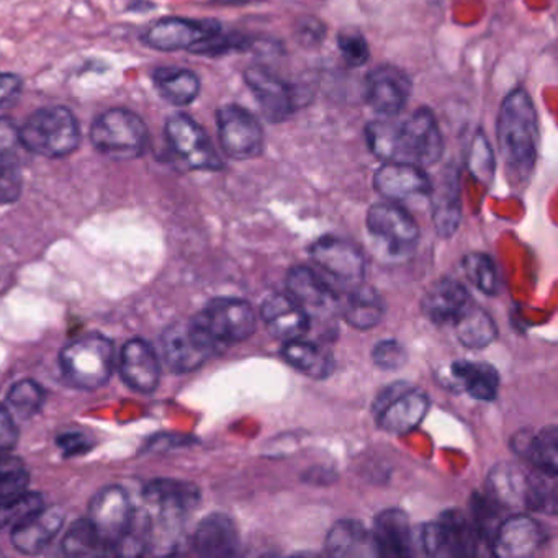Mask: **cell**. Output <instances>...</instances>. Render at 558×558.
Masks as SVG:
<instances>
[{
	"label": "cell",
	"instance_id": "obj_30",
	"mask_svg": "<svg viewBox=\"0 0 558 558\" xmlns=\"http://www.w3.org/2000/svg\"><path fill=\"white\" fill-rule=\"evenodd\" d=\"M512 449L529 460L535 470L557 475L558 430L555 426L545 427L541 433L521 430L512 439Z\"/></svg>",
	"mask_w": 558,
	"mask_h": 558
},
{
	"label": "cell",
	"instance_id": "obj_10",
	"mask_svg": "<svg viewBox=\"0 0 558 558\" xmlns=\"http://www.w3.org/2000/svg\"><path fill=\"white\" fill-rule=\"evenodd\" d=\"M429 411V397L420 388L398 381L388 385L375 398L374 413L380 429L388 434L411 433L416 429Z\"/></svg>",
	"mask_w": 558,
	"mask_h": 558
},
{
	"label": "cell",
	"instance_id": "obj_51",
	"mask_svg": "<svg viewBox=\"0 0 558 558\" xmlns=\"http://www.w3.org/2000/svg\"><path fill=\"white\" fill-rule=\"evenodd\" d=\"M21 465L22 463L19 462L17 459H14V457H0V473L9 472V470L17 469V466Z\"/></svg>",
	"mask_w": 558,
	"mask_h": 558
},
{
	"label": "cell",
	"instance_id": "obj_5",
	"mask_svg": "<svg viewBox=\"0 0 558 558\" xmlns=\"http://www.w3.org/2000/svg\"><path fill=\"white\" fill-rule=\"evenodd\" d=\"M192 328L214 349L246 341L256 331L257 316L250 303L240 299H215L191 319Z\"/></svg>",
	"mask_w": 558,
	"mask_h": 558
},
{
	"label": "cell",
	"instance_id": "obj_46",
	"mask_svg": "<svg viewBox=\"0 0 558 558\" xmlns=\"http://www.w3.org/2000/svg\"><path fill=\"white\" fill-rule=\"evenodd\" d=\"M28 482L31 476L22 465L0 473V502H9L24 495L27 492Z\"/></svg>",
	"mask_w": 558,
	"mask_h": 558
},
{
	"label": "cell",
	"instance_id": "obj_44",
	"mask_svg": "<svg viewBox=\"0 0 558 558\" xmlns=\"http://www.w3.org/2000/svg\"><path fill=\"white\" fill-rule=\"evenodd\" d=\"M44 505V498L38 493L25 492L19 498L9 502H0V529L15 525L22 519L31 515Z\"/></svg>",
	"mask_w": 558,
	"mask_h": 558
},
{
	"label": "cell",
	"instance_id": "obj_28",
	"mask_svg": "<svg viewBox=\"0 0 558 558\" xmlns=\"http://www.w3.org/2000/svg\"><path fill=\"white\" fill-rule=\"evenodd\" d=\"M430 202H433V220L437 233L449 238L456 233L462 217L460 207L459 175L456 169L446 171L437 184H430Z\"/></svg>",
	"mask_w": 558,
	"mask_h": 558
},
{
	"label": "cell",
	"instance_id": "obj_35",
	"mask_svg": "<svg viewBox=\"0 0 558 558\" xmlns=\"http://www.w3.org/2000/svg\"><path fill=\"white\" fill-rule=\"evenodd\" d=\"M282 355L302 374L313 378H326L335 371V359L322 345L305 339L283 342Z\"/></svg>",
	"mask_w": 558,
	"mask_h": 558
},
{
	"label": "cell",
	"instance_id": "obj_45",
	"mask_svg": "<svg viewBox=\"0 0 558 558\" xmlns=\"http://www.w3.org/2000/svg\"><path fill=\"white\" fill-rule=\"evenodd\" d=\"M372 359L377 367L395 371V368L403 367L407 364L408 352L400 342L387 339V341H380L374 345Z\"/></svg>",
	"mask_w": 558,
	"mask_h": 558
},
{
	"label": "cell",
	"instance_id": "obj_7",
	"mask_svg": "<svg viewBox=\"0 0 558 558\" xmlns=\"http://www.w3.org/2000/svg\"><path fill=\"white\" fill-rule=\"evenodd\" d=\"M113 344L99 335L84 336L61 351L60 365L71 385L84 390H97L112 377Z\"/></svg>",
	"mask_w": 558,
	"mask_h": 558
},
{
	"label": "cell",
	"instance_id": "obj_47",
	"mask_svg": "<svg viewBox=\"0 0 558 558\" xmlns=\"http://www.w3.org/2000/svg\"><path fill=\"white\" fill-rule=\"evenodd\" d=\"M19 429L8 408L0 407V457L11 456L17 446Z\"/></svg>",
	"mask_w": 558,
	"mask_h": 558
},
{
	"label": "cell",
	"instance_id": "obj_24",
	"mask_svg": "<svg viewBox=\"0 0 558 558\" xmlns=\"http://www.w3.org/2000/svg\"><path fill=\"white\" fill-rule=\"evenodd\" d=\"M63 524L64 514L60 508L41 506L40 509L14 525L12 544L21 554H40L53 542Z\"/></svg>",
	"mask_w": 558,
	"mask_h": 558
},
{
	"label": "cell",
	"instance_id": "obj_17",
	"mask_svg": "<svg viewBox=\"0 0 558 558\" xmlns=\"http://www.w3.org/2000/svg\"><path fill=\"white\" fill-rule=\"evenodd\" d=\"M410 76L397 66L377 68L365 80V100L381 119H395L410 100Z\"/></svg>",
	"mask_w": 558,
	"mask_h": 558
},
{
	"label": "cell",
	"instance_id": "obj_32",
	"mask_svg": "<svg viewBox=\"0 0 558 558\" xmlns=\"http://www.w3.org/2000/svg\"><path fill=\"white\" fill-rule=\"evenodd\" d=\"M385 313H387V305L378 295L377 290L372 287L361 283L351 292L344 293L342 315L352 328L361 329V331L375 328L380 325Z\"/></svg>",
	"mask_w": 558,
	"mask_h": 558
},
{
	"label": "cell",
	"instance_id": "obj_9",
	"mask_svg": "<svg viewBox=\"0 0 558 558\" xmlns=\"http://www.w3.org/2000/svg\"><path fill=\"white\" fill-rule=\"evenodd\" d=\"M310 256L338 295L364 283L365 257L357 244L338 236H323L310 247Z\"/></svg>",
	"mask_w": 558,
	"mask_h": 558
},
{
	"label": "cell",
	"instance_id": "obj_23",
	"mask_svg": "<svg viewBox=\"0 0 558 558\" xmlns=\"http://www.w3.org/2000/svg\"><path fill=\"white\" fill-rule=\"evenodd\" d=\"M120 375L133 390L155 391L161 380V364L155 349L143 339L126 342L120 354Z\"/></svg>",
	"mask_w": 558,
	"mask_h": 558
},
{
	"label": "cell",
	"instance_id": "obj_38",
	"mask_svg": "<svg viewBox=\"0 0 558 558\" xmlns=\"http://www.w3.org/2000/svg\"><path fill=\"white\" fill-rule=\"evenodd\" d=\"M463 270L466 279L488 296L498 295L499 277L492 257L483 253L466 254L463 257Z\"/></svg>",
	"mask_w": 558,
	"mask_h": 558
},
{
	"label": "cell",
	"instance_id": "obj_3",
	"mask_svg": "<svg viewBox=\"0 0 558 558\" xmlns=\"http://www.w3.org/2000/svg\"><path fill=\"white\" fill-rule=\"evenodd\" d=\"M22 146L44 158H66L81 145V126L66 107H45L21 126Z\"/></svg>",
	"mask_w": 558,
	"mask_h": 558
},
{
	"label": "cell",
	"instance_id": "obj_11",
	"mask_svg": "<svg viewBox=\"0 0 558 558\" xmlns=\"http://www.w3.org/2000/svg\"><path fill=\"white\" fill-rule=\"evenodd\" d=\"M480 537L460 511H446L421 532V547L430 557H470L478 551Z\"/></svg>",
	"mask_w": 558,
	"mask_h": 558
},
{
	"label": "cell",
	"instance_id": "obj_34",
	"mask_svg": "<svg viewBox=\"0 0 558 558\" xmlns=\"http://www.w3.org/2000/svg\"><path fill=\"white\" fill-rule=\"evenodd\" d=\"M153 84L159 96L175 107L191 106L201 94V77L184 68H158L153 73Z\"/></svg>",
	"mask_w": 558,
	"mask_h": 558
},
{
	"label": "cell",
	"instance_id": "obj_41",
	"mask_svg": "<svg viewBox=\"0 0 558 558\" xmlns=\"http://www.w3.org/2000/svg\"><path fill=\"white\" fill-rule=\"evenodd\" d=\"M469 171L482 184H489L495 175V156L485 133H476L469 155Z\"/></svg>",
	"mask_w": 558,
	"mask_h": 558
},
{
	"label": "cell",
	"instance_id": "obj_36",
	"mask_svg": "<svg viewBox=\"0 0 558 558\" xmlns=\"http://www.w3.org/2000/svg\"><path fill=\"white\" fill-rule=\"evenodd\" d=\"M452 326L460 344L469 349L488 348L498 336V329L492 316L473 302L466 305Z\"/></svg>",
	"mask_w": 558,
	"mask_h": 558
},
{
	"label": "cell",
	"instance_id": "obj_1",
	"mask_svg": "<svg viewBox=\"0 0 558 558\" xmlns=\"http://www.w3.org/2000/svg\"><path fill=\"white\" fill-rule=\"evenodd\" d=\"M365 138L371 151L385 162H408L424 169L442 158V133L429 109L416 110L403 123L375 120L367 125Z\"/></svg>",
	"mask_w": 558,
	"mask_h": 558
},
{
	"label": "cell",
	"instance_id": "obj_20",
	"mask_svg": "<svg viewBox=\"0 0 558 558\" xmlns=\"http://www.w3.org/2000/svg\"><path fill=\"white\" fill-rule=\"evenodd\" d=\"M287 293L313 316H323L335 312L339 302V295L323 279L318 270L312 267H293L287 276Z\"/></svg>",
	"mask_w": 558,
	"mask_h": 558
},
{
	"label": "cell",
	"instance_id": "obj_29",
	"mask_svg": "<svg viewBox=\"0 0 558 558\" xmlns=\"http://www.w3.org/2000/svg\"><path fill=\"white\" fill-rule=\"evenodd\" d=\"M527 485L529 472L511 462L493 466L486 480L488 498H492L499 508H525Z\"/></svg>",
	"mask_w": 558,
	"mask_h": 558
},
{
	"label": "cell",
	"instance_id": "obj_42",
	"mask_svg": "<svg viewBox=\"0 0 558 558\" xmlns=\"http://www.w3.org/2000/svg\"><path fill=\"white\" fill-rule=\"evenodd\" d=\"M24 187L21 166L15 156L0 155V205L14 204Z\"/></svg>",
	"mask_w": 558,
	"mask_h": 558
},
{
	"label": "cell",
	"instance_id": "obj_16",
	"mask_svg": "<svg viewBox=\"0 0 558 558\" xmlns=\"http://www.w3.org/2000/svg\"><path fill=\"white\" fill-rule=\"evenodd\" d=\"M221 25L215 21H192V19L168 17L155 22L143 35V44L151 50H194L202 41L217 35Z\"/></svg>",
	"mask_w": 558,
	"mask_h": 558
},
{
	"label": "cell",
	"instance_id": "obj_21",
	"mask_svg": "<svg viewBox=\"0 0 558 558\" xmlns=\"http://www.w3.org/2000/svg\"><path fill=\"white\" fill-rule=\"evenodd\" d=\"M260 318L270 335L283 342L305 338L312 328L308 313L287 292L267 296L260 306Z\"/></svg>",
	"mask_w": 558,
	"mask_h": 558
},
{
	"label": "cell",
	"instance_id": "obj_12",
	"mask_svg": "<svg viewBox=\"0 0 558 558\" xmlns=\"http://www.w3.org/2000/svg\"><path fill=\"white\" fill-rule=\"evenodd\" d=\"M133 514L135 508L130 496L120 486H107L94 496L87 519L106 554H116L117 545L132 524Z\"/></svg>",
	"mask_w": 558,
	"mask_h": 558
},
{
	"label": "cell",
	"instance_id": "obj_39",
	"mask_svg": "<svg viewBox=\"0 0 558 558\" xmlns=\"http://www.w3.org/2000/svg\"><path fill=\"white\" fill-rule=\"evenodd\" d=\"M44 401V387H40L34 380H22L9 391L8 410L15 416L27 420V417L35 416L41 410Z\"/></svg>",
	"mask_w": 558,
	"mask_h": 558
},
{
	"label": "cell",
	"instance_id": "obj_4",
	"mask_svg": "<svg viewBox=\"0 0 558 558\" xmlns=\"http://www.w3.org/2000/svg\"><path fill=\"white\" fill-rule=\"evenodd\" d=\"M143 496L153 511V514H149L151 541L159 534L172 550L178 544L182 522L201 502V492L194 483L161 478L149 482Z\"/></svg>",
	"mask_w": 558,
	"mask_h": 558
},
{
	"label": "cell",
	"instance_id": "obj_26",
	"mask_svg": "<svg viewBox=\"0 0 558 558\" xmlns=\"http://www.w3.org/2000/svg\"><path fill=\"white\" fill-rule=\"evenodd\" d=\"M378 557H410L413 555V529L407 512L398 508L385 509L375 518L372 531Z\"/></svg>",
	"mask_w": 558,
	"mask_h": 558
},
{
	"label": "cell",
	"instance_id": "obj_6",
	"mask_svg": "<svg viewBox=\"0 0 558 558\" xmlns=\"http://www.w3.org/2000/svg\"><path fill=\"white\" fill-rule=\"evenodd\" d=\"M90 142L100 155L113 161H132L145 155L148 126L138 113L116 107L94 120Z\"/></svg>",
	"mask_w": 558,
	"mask_h": 558
},
{
	"label": "cell",
	"instance_id": "obj_50",
	"mask_svg": "<svg viewBox=\"0 0 558 558\" xmlns=\"http://www.w3.org/2000/svg\"><path fill=\"white\" fill-rule=\"evenodd\" d=\"M58 444L63 447L64 452L68 456H74V453L86 452L89 449V442L83 434H64L58 439Z\"/></svg>",
	"mask_w": 558,
	"mask_h": 558
},
{
	"label": "cell",
	"instance_id": "obj_37",
	"mask_svg": "<svg viewBox=\"0 0 558 558\" xmlns=\"http://www.w3.org/2000/svg\"><path fill=\"white\" fill-rule=\"evenodd\" d=\"M525 509L551 515L557 512V475L535 469L529 472Z\"/></svg>",
	"mask_w": 558,
	"mask_h": 558
},
{
	"label": "cell",
	"instance_id": "obj_27",
	"mask_svg": "<svg viewBox=\"0 0 558 558\" xmlns=\"http://www.w3.org/2000/svg\"><path fill=\"white\" fill-rule=\"evenodd\" d=\"M470 302L472 299L462 283L452 279H440L424 295L423 312L434 325H452Z\"/></svg>",
	"mask_w": 558,
	"mask_h": 558
},
{
	"label": "cell",
	"instance_id": "obj_33",
	"mask_svg": "<svg viewBox=\"0 0 558 558\" xmlns=\"http://www.w3.org/2000/svg\"><path fill=\"white\" fill-rule=\"evenodd\" d=\"M450 377L457 387H462L475 400L493 401L498 393V372L485 362H453L450 365Z\"/></svg>",
	"mask_w": 558,
	"mask_h": 558
},
{
	"label": "cell",
	"instance_id": "obj_19",
	"mask_svg": "<svg viewBox=\"0 0 558 558\" xmlns=\"http://www.w3.org/2000/svg\"><path fill=\"white\" fill-rule=\"evenodd\" d=\"M545 531L527 514H514L499 522L492 538V551L501 558L532 557L541 550Z\"/></svg>",
	"mask_w": 558,
	"mask_h": 558
},
{
	"label": "cell",
	"instance_id": "obj_15",
	"mask_svg": "<svg viewBox=\"0 0 558 558\" xmlns=\"http://www.w3.org/2000/svg\"><path fill=\"white\" fill-rule=\"evenodd\" d=\"M221 148L236 161L256 158L263 153L264 130L259 120L243 107L231 104L217 112Z\"/></svg>",
	"mask_w": 558,
	"mask_h": 558
},
{
	"label": "cell",
	"instance_id": "obj_43",
	"mask_svg": "<svg viewBox=\"0 0 558 558\" xmlns=\"http://www.w3.org/2000/svg\"><path fill=\"white\" fill-rule=\"evenodd\" d=\"M338 47L348 66L361 68L371 60V48H368L367 40L355 28H344L339 32Z\"/></svg>",
	"mask_w": 558,
	"mask_h": 558
},
{
	"label": "cell",
	"instance_id": "obj_40",
	"mask_svg": "<svg viewBox=\"0 0 558 558\" xmlns=\"http://www.w3.org/2000/svg\"><path fill=\"white\" fill-rule=\"evenodd\" d=\"M63 551L70 557H87V555H104L102 544L94 531L89 519H80L71 525L63 541Z\"/></svg>",
	"mask_w": 558,
	"mask_h": 558
},
{
	"label": "cell",
	"instance_id": "obj_13",
	"mask_svg": "<svg viewBox=\"0 0 558 558\" xmlns=\"http://www.w3.org/2000/svg\"><path fill=\"white\" fill-rule=\"evenodd\" d=\"M166 138L174 155L187 168L198 171H218L223 168V161L207 132L185 113H175L168 120Z\"/></svg>",
	"mask_w": 558,
	"mask_h": 558
},
{
	"label": "cell",
	"instance_id": "obj_18",
	"mask_svg": "<svg viewBox=\"0 0 558 558\" xmlns=\"http://www.w3.org/2000/svg\"><path fill=\"white\" fill-rule=\"evenodd\" d=\"M161 348L166 364L175 374L197 371L215 355L214 349L197 335L191 322L169 326L162 335Z\"/></svg>",
	"mask_w": 558,
	"mask_h": 558
},
{
	"label": "cell",
	"instance_id": "obj_14",
	"mask_svg": "<svg viewBox=\"0 0 558 558\" xmlns=\"http://www.w3.org/2000/svg\"><path fill=\"white\" fill-rule=\"evenodd\" d=\"M244 81L256 97L264 117L272 123L286 122L295 116L305 97L295 84L287 83L264 66L247 68Z\"/></svg>",
	"mask_w": 558,
	"mask_h": 558
},
{
	"label": "cell",
	"instance_id": "obj_25",
	"mask_svg": "<svg viewBox=\"0 0 558 558\" xmlns=\"http://www.w3.org/2000/svg\"><path fill=\"white\" fill-rule=\"evenodd\" d=\"M192 545L202 557H233L240 551V532L230 515L214 512L197 525Z\"/></svg>",
	"mask_w": 558,
	"mask_h": 558
},
{
	"label": "cell",
	"instance_id": "obj_49",
	"mask_svg": "<svg viewBox=\"0 0 558 558\" xmlns=\"http://www.w3.org/2000/svg\"><path fill=\"white\" fill-rule=\"evenodd\" d=\"M22 89V80L17 74L0 73V104L8 102Z\"/></svg>",
	"mask_w": 558,
	"mask_h": 558
},
{
	"label": "cell",
	"instance_id": "obj_22",
	"mask_svg": "<svg viewBox=\"0 0 558 558\" xmlns=\"http://www.w3.org/2000/svg\"><path fill=\"white\" fill-rule=\"evenodd\" d=\"M430 184L423 168L408 162H385L374 175L375 191L391 202L429 195Z\"/></svg>",
	"mask_w": 558,
	"mask_h": 558
},
{
	"label": "cell",
	"instance_id": "obj_2",
	"mask_svg": "<svg viewBox=\"0 0 558 558\" xmlns=\"http://www.w3.org/2000/svg\"><path fill=\"white\" fill-rule=\"evenodd\" d=\"M496 136L512 184H527L537 161L541 135L537 110L524 89L512 90L502 100Z\"/></svg>",
	"mask_w": 558,
	"mask_h": 558
},
{
	"label": "cell",
	"instance_id": "obj_31",
	"mask_svg": "<svg viewBox=\"0 0 558 558\" xmlns=\"http://www.w3.org/2000/svg\"><path fill=\"white\" fill-rule=\"evenodd\" d=\"M326 554L331 557H378L372 532L354 519L336 522L325 542Z\"/></svg>",
	"mask_w": 558,
	"mask_h": 558
},
{
	"label": "cell",
	"instance_id": "obj_48",
	"mask_svg": "<svg viewBox=\"0 0 558 558\" xmlns=\"http://www.w3.org/2000/svg\"><path fill=\"white\" fill-rule=\"evenodd\" d=\"M19 148H24L21 129H17L11 119H0V155L15 156Z\"/></svg>",
	"mask_w": 558,
	"mask_h": 558
},
{
	"label": "cell",
	"instance_id": "obj_8",
	"mask_svg": "<svg viewBox=\"0 0 558 558\" xmlns=\"http://www.w3.org/2000/svg\"><path fill=\"white\" fill-rule=\"evenodd\" d=\"M367 231L374 241L375 253L381 259L401 263L416 250L420 228L414 218L400 205L377 204L367 214Z\"/></svg>",
	"mask_w": 558,
	"mask_h": 558
}]
</instances>
